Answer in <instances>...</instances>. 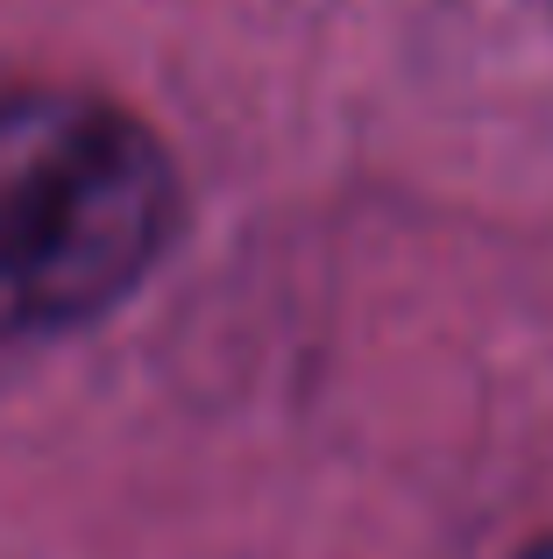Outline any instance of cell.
Listing matches in <instances>:
<instances>
[{
  "label": "cell",
  "instance_id": "cell-1",
  "mask_svg": "<svg viewBox=\"0 0 553 559\" xmlns=\"http://www.w3.org/2000/svg\"><path fill=\"white\" fill-rule=\"evenodd\" d=\"M178 170L93 93H0V341L93 326L156 270Z\"/></svg>",
  "mask_w": 553,
  "mask_h": 559
},
{
  "label": "cell",
  "instance_id": "cell-2",
  "mask_svg": "<svg viewBox=\"0 0 553 559\" xmlns=\"http://www.w3.org/2000/svg\"><path fill=\"white\" fill-rule=\"evenodd\" d=\"M518 559H553V538H546V546H532V552H518Z\"/></svg>",
  "mask_w": 553,
  "mask_h": 559
}]
</instances>
